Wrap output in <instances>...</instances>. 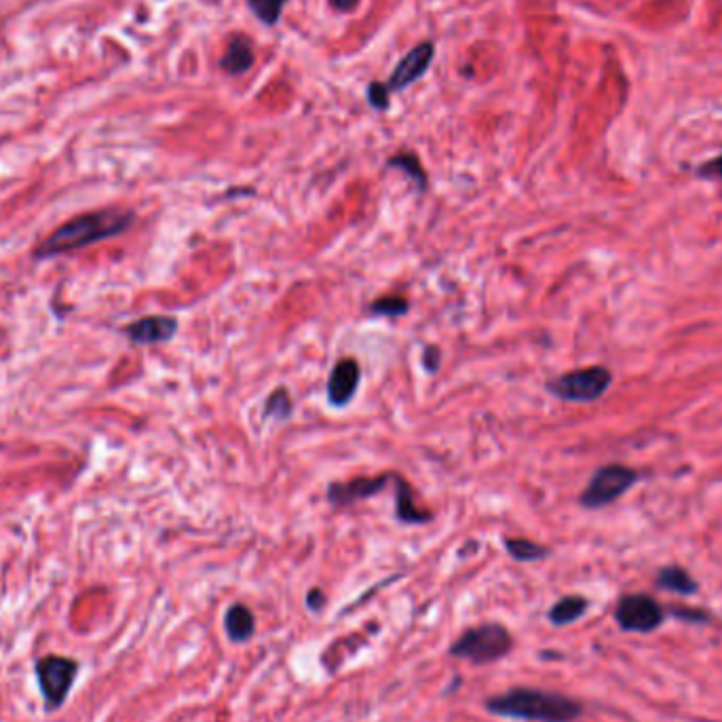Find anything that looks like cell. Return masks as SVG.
<instances>
[{"instance_id":"cell-1","label":"cell","mask_w":722,"mask_h":722,"mask_svg":"<svg viewBox=\"0 0 722 722\" xmlns=\"http://www.w3.org/2000/svg\"><path fill=\"white\" fill-rule=\"evenodd\" d=\"M133 222H136V214L129 212V209H119V207L98 209V212L76 216L66 224H62L57 231H53L41 245H38L34 256L38 260H43L81 250V247L129 231Z\"/></svg>"},{"instance_id":"cell-2","label":"cell","mask_w":722,"mask_h":722,"mask_svg":"<svg viewBox=\"0 0 722 722\" xmlns=\"http://www.w3.org/2000/svg\"><path fill=\"white\" fill-rule=\"evenodd\" d=\"M488 712L507 718L539 720V722H570L581 716V703L560 693L541 689H511L505 695L486 701Z\"/></svg>"},{"instance_id":"cell-3","label":"cell","mask_w":722,"mask_h":722,"mask_svg":"<svg viewBox=\"0 0 722 722\" xmlns=\"http://www.w3.org/2000/svg\"><path fill=\"white\" fill-rule=\"evenodd\" d=\"M511 646L513 640L501 623H484L461 634L452 644L450 653L473 663H490L505 657Z\"/></svg>"},{"instance_id":"cell-4","label":"cell","mask_w":722,"mask_h":722,"mask_svg":"<svg viewBox=\"0 0 722 722\" xmlns=\"http://www.w3.org/2000/svg\"><path fill=\"white\" fill-rule=\"evenodd\" d=\"M613 383L611 370L604 366H589L581 370L566 372L547 383V391L564 402L587 404L600 399Z\"/></svg>"},{"instance_id":"cell-5","label":"cell","mask_w":722,"mask_h":722,"mask_svg":"<svg viewBox=\"0 0 722 722\" xmlns=\"http://www.w3.org/2000/svg\"><path fill=\"white\" fill-rule=\"evenodd\" d=\"M638 480L640 475L632 467H625L619 463L604 465L592 475V480H589L587 488L581 492L579 501L585 509L606 507L619 501Z\"/></svg>"},{"instance_id":"cell-6","label":"cell","mask_w":722,"mask_h":722,"mask_svg":"<svg viewBox=\"0 0 722 722\" xmlns=\"http://www.w3.org/2000/svg\"><path fill=\"white\" fill-rule=\"evenodd\" d=\"M76 672H79V663L60 655H49L36 663V680L45 697L47 710H57L66 701L76 680Z\"/></svg>"},{"instance_id":"cell-7","label":"cell","mask_w":722,"mask_h":722,"mask_svg":"<svg viewBox=\"0 0 722 722\" xmlns=\"http://www.w3.org/2000/svg\"><path fill=\"white\" fill-rule=\"evenodd\" d=\"M615 617L627 632H653L663 621V611L651 596L632 594L621 598Z\"/></svg>"},{"instance_id":"cell-8","label":"cell","mask_w":722,"mask_h":722,"mask_svg":"<svg viewBox=\"0 0 722 722\" xmlns=\"http://www.w3.org/2000/svg\"><path fill=\"white\" fill-rule=\"evenodd\" d=\"M393 480V473L374 475V478H353L351 482H332L326 490V497L334 507H349L357 501H366L383 490Z\"/></svg>"},{"instance_id":"cell-9","label":"cell","mask_w":722,"mask_h":722,"mask_svg":"<svg viewBox=\"0 0 722 722\" xmlns=\"http://www.w3.org/2000/svg\"><path fill=\"white\" fill-rule=\"evenodd\" d=\"M435 57V47L433 43H421L416 45L402 62H399L393 70V74L389 76V81L385 83L389 91H404L406 87H410L412 83H416L421 76L429 70L431 62Z\"/></svg>"},{"instance_id":"cell-10","label":"cell","mask_w":722,"mask_h":722,"mask_svg":"<svg viewBox=\"0 0 722 722\" xmlns=\"http://www.w3.org/2000/svg\"><path fill=\"white\" fill-rule=\"evenodd\" d=\"M359 380H361V368L357 364V359H353V357L340 359L328 380V389H326L328 402L334 408H345L353 399V395L357 393Z\"/></svg>"},{"instance_id":"cell-11","label":"cell","mask_w":722,"mask_h":722,"mask_svg":"<svg viewBox=\"0 0 722 722\" xmlns=\"http://www.w3.org/2000/svg\"><path fill=\"white\" fill-rule=\"evenodd\" d=\"M178 319L171 315H148L129 323L125 334L136 345H159L176 336Z\"/></svg>"},{"instance_id":"cell-12","label":"cell","mask_w":722,"mask_h":722,"mask_svg":"<svg viewBox=\"0 0 722 722\" xmlns=\"http://www.w3.org/2000/svg\"><path fill=\"white\" fill-rule=\"evenodd\" d=\"M395 480V516L404 524H427L431 522V511L418 507L414 499L412 486L402 478V475H393Z\"/></svg>"},{"instance_id":"cell-13","label":"cell","mask_w":722,"mask_h":722,"mask_svg":"<svg viewBox=\"0 0 722 722\" xmlns=\"http://www.w3.org/2000/svg\"><path fill=\"white\" fill-rule=\"evenodd\" d=\"M254 60H256V55H254V47H252L250 38L243 34H233L231 38H228L220 66L224 72L237 76V74H243L250 70L254 66Z\"/></svg>"},{"instance_id":"cell-14","label":"cell","mask_w":722,"mask_h":722,"mask_svg":"<svg viewBox=\"0 0 722 722\" xmlns=\"http://www.w3.org/2000/svg\"><path fill=\"white\" fill-rule=\"evenodd\" d=\"M224 627H226L228 638H231L233 642H245L252 638V634L256 630V619L245 604H233L226 611Z\"/></svg>"},{"instance_id":"cell-15","label":"cell","mask_w":722,"mask_h":722,"mask_svg":"<svg viewBox=\"0 0 722 722\" xmlns=\"http://www.w3.org/2000/svg\"><path fill=\"white\" fill-rule=\"evenodd\" d=\"M387 167H393V169H402L406 171V176L416 184V190L418 193H425L427 186H429V178L425 174V169L421 165V161H418V157L414 155V152H402V155H395L387 161Z\"/></svg>"},{"instance_id":"cell-16","label":"cell","mask_w":722,"mask_h":722,"mask_svg":"<svg viewBox=\"0 0 722 722\" xmlns=\"http://www.w3.org/2000/svg\"><path fill=\"white\" fill-rule=\"evenodd\" d=\"M587 611V600L581 596H566L558 600L549 611V621L554 625H568L577 621Z\"/></svg>"},{"instance_id":"cell-17","label":"cell","mask_w":722,"mask_h":722,"mask_svg":"<svg viewBox=\"0 0 722 722\" xmlns=\"http://www.w3.org/2000/svg\"><path fill=\"white\" fill-rule=\"evenodd\" d=\"M657 583L663 589H670V592H678V594H693L697 589V583L693 581V577L680 566L663 568L657 577Z\"/></svg>"},{"instance_id":"cell-18","label":"cell","mask_w":722,"mask_h":722,"mask_svg":"<svg viewBox=\"0 0 722 722\" xmlns=\"http://www.w3.org/2000/svg\"><path fill=\"white\" fill-rule=\"evenodd\" d=\"M507 554L518 562H537L549 556V549L528 539H505Z\"/></svg>"},{"instance_id":"cell-19","label":"cell","mask_w":722,"mask_h":722,"mask_svg":"<svg viewBox=\"0 0 722 722\" xmlns=\"http://www.w3.org/2000/svg\"><path fill=\"white\" fill-rule=\"evenodd\" d=\"M294 412V402L288 389H275L264 404V418H277V421H288Z\"/></svg>"},{"instance_id":"cell-20","label":"cell","mask_w":722,"mask_h":722,"mask_svg":"<svg viewBox=\"0 0 722 722\" xmlns=\"http://www.w3.org/2000/svg\"><path fill=\"white\" fill-rule=\"evenodd\" d=\"M368 311L374 315H380V317H404L410 311V302L404 296L389 294L383 298H376L370 304Z\"/></svg>"},{"instance_id":"cell-21","label":"cell","mask_w":722,"mask_h":722,"mask_svg":"<svg viewBox=\"0 0 722 722\" xmlns=\"http://www.w3.org/2000/svg\"><path fill=\"white\" fill-rule=\"evenodd\" d=\"M285 5H288V0H247V7L266 26H275L279 22Z\"/></svg>"},{"instance_id":"cell-22","label":"cell","mask_w":722,"mask_h":722,"mask_svg":"<svg viewBox=\"0 0 722 722\" xmlns=\"http://www.w3.org/2000/svg\"><path fill=\"white\" fill-rule=\"evenodd\" d=\"M389 89L385 83H378L374 81L370 87H368V100L370 104L376 108V110H387L389 108Z\"/></svg>"},{"instance_id":"cell-23","label":"cell","mask_w":722,"mask_h":722,"mask_svg":"<svg viewBox=\"0 0 722 722\" xmlns=\"http://www.w3.org/2000/svg\"><path fill=\"white\" fill-rule=\"evenodd\" d=\"M440 361H442V351H440V347L429 345V347L423 351V366H425L427 372L435 374L437 368H440Z\"/></svg>"},{"instance_id":"cell-24","label":"cell","mask_w":722,"mask_h":722,"mask_svg":"<svg viewBox=\"0 0 722 722\" xmlns=\"http://www.w3.org/2000/svg\"><path fill=\"white\" fill-rule=\"evenodd\" d=\"M323 604H326V594H323L321 592V589H311V592L307 594V606L311 608V611H321V608H323Z\"/></svg>"},{"instance_id":"cell-25","label":"cell","mask_w":722,"mask_h":722,"mask_svg":"<svg viewBox=\"0 0 722 722\" xmlns=\"http://www.w3.org/2000/svg\"><path fill=\"white\" fill-rule=\"evenodd\" d=\"M701 174H708V176H716L722 180V155L716 157L714 161H710L708 165L701 167Z\"/></svg>"},{"instance_id":"cell-26","label":"cell","mask_w":722,"mask_h":722,"mask_svg":"<svg viewBox=\"0 0 722 722\" xmlns=\"http://www.w3.org/2000/svg\"><path fill=\"white\" fill-rule=\"evenodd\" d=\"M330 3L336 11H353L359 5V0H330Z\"/></svg>"}]
</instances>
